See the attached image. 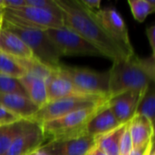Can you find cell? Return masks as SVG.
Returning <instances> with one entry per match:
<instances>
[{"label":"cell","mask_w":155,"mask_h":155,"mask_svg":"<svg viewBox=\"0 0 155 155\" xmlns=\"http://www.w3.org/2000/svg\"><path fill=\"white\" fill-rule=\"evenodd\" d=\"M62 13L64 25L93 45L104 57L115 61L132 56L98 25L92 12L80 0H54Z\"/></svg>","instance_id":"6da1fadb"},{"label":"cell","mask_w":155,"mask_h":155,"mask_svg":"<svg viewBox=\"0 0 155 155\" xmlns=\"http://www.w3.org/2000/svg\"><path fill=\"white\" fill-rule=\"evenodd\" d=\"M155 57L141 58L135 54L130 57L113 61L109 70L110 97L127 91L143 94L154 83Z\"/></svg>","instance_id":"7a4b0ae2"},{"label":"cell","mask_w":155,"mask_h":155,"mask_svg":"<svg viewBox=\"0 0 155 155\" xmlns=\"http://www.w3.org/2000/svg\"><path fill=\"white\" fill-rule=\"evenodd\" d=\"M2 27L17 35L29 47L36 60L50 69L60 66L62 55L47 36L45 30L20 24L5 15Z\"/></svg>","instance_id":"3957f363"},{"label":"cell","mask_w":155,"mask_h":155,"mask_svg":"<svg viewBox=\"0 0 155 155\" xmlns=\"http://www.w3.org/2000/svg\"><path fill=\"white\" fill-rule=\"evenodd\" d=\"M104 104L77 110L41 124L45 143L54 140L73 138L85 134L87 123Z\"/></svg>","instance_id":"277c9868"},{"label":"cell","mask_w":155,"mask_h":155,"mask_svg":"<svg viewBox=\"0 0 155 155\" xmlns=\"http://www.w3.org/2000/svg\"><path fill=\"white\" fill-rule=\"evenodd\" d=\"M108 99L109 97L92 94H76L64 97L49 102L43 107L39 108L31 120L41 124L77 110L104 104L108 101Z\"/></svg>","instance_id":"5b68a950"},{"label":"cell","mask_w":155,"mask_h":155,"mask_svg":"<svg viewBox=\"0 0 155 155\" xmlns=\"http://www.w3.org/2000/svg\"><path fill=\"white\" fill-rule=\"evenodd\" d=\"M60 69L70 78L79 93L105 96L109 94V71L97 72L84 67L60 65Z\"/></svg>","instance_id":"8992f818"},{"label":"cell","mask_w":155,"mask_h":155,"mask_svg":"<svg viewBox=\"0 0 155 155\" xmlns=\"http://www.w3.org/2000/svg\"><path fill=\"white\" fill-rule=\"evenodd\" d=\"M45 33L62 56H103L93 45L65 25L55 29H46Z\"/></svg>","instance_id":"52a82bcc"},{"label":"cell","mask_w":155,"mask_h":155,"mask_svg":"<svg viewBox=\"0 0 155 155\" xmlns=\"http://www.w3.org/2000/svg\"><path fill=\"white\" fill-rule=\"evenodd\" d=\"M4 15L20 24L44 30L64 26L62 16L34 6L24 5L15 9H5Z\"/></svg>","instance_id":"ba28073f"},{"label":"cell","mask_w":155,"mask_h":155,"mask_svg":"<svg viewBox=\"0 0 155 155\" xmlns=\"http://www.w3.org/2000/svg\"><path fill=\"white\" fill-rule=\"evenodd\" d=\"M92 15L102 29L123 46L129 54L133 55L135 54L130 41L127 26L121 15L115 9H100L97 12H92Z\"/></svg>","instance_id":"9c48e42d"},{"label":"cell","mask_w":155,"mask_h":155,"mask_svg":"<svg viewBox=\"0 0 155 155\" xmlns=\"http://www.w3.org/2000/svg\"><path fill=\"white\" fill-rule=\"evenodd\" d=\"M45 143L40 124L25 120L22 131L15 138L5 155H30Z\"/></svg>","instance_id":"30bf717a"},{"label":"cell","mask_w":155,"mask_h":155,"mask_svg":"<svg viewBox=\"0 0 155 155\" xmlns=\"http://www.w3.org/2000/svg\"><path fill=\"white\" fill-rule=\"evenodd\" d=\"M95 146V139L87 134L50 141L40 150L47 155H86Z\"/></svg>","instance_id":"8fae6325"},{"label":"cell","mask_w":155,"mask_h":155,"mask_svg":"<svg viewBox=\"0 0 155 155\" xmlns=\"http://www.w3.org/2000/svg\"><path fill=\"white\" fill-rule=\"evenodd\" d=\"M142 94L135 91H127L108 99L107 105L120 124L129 123L135 115Z\"/></svg>","instance_id":"7c38bea8"},{"label":"cell","mask_w":155,"mask_h":155,"mask_svg":"<svg viewBox=\"0 0 155 155\" xmlns=\"http://www.w3.org/2000/svg\"><path fill=\"white\" fill-rule=\"evenodd\" d=\"M45 82L47 103L72 95L84 94L78 92L70 78L60 69V66L52 69Z\"/></svg>","instance_id":"4fadbf2b"},{"label":"cell","mask_w":155,"mask_h":155,"mask_svg":"<svg viewBox=\"0 0 155 155\" xmlns=\"http://www.w3.org/2000/svg\"><path fill=\"white\" fill-rule=\"evenodd\" d=\"M121 124L114 117L106 102L87 123L85 134L96 139L114 131Z\"/></svg>","instance_id":"5bb4252c"},{"label":"cell","mask_w":155,"mask_h":155,"mask_svg":"<svg viewBox=\"0 0 155 155\" xmlns=\"http://www.w3.org/2000/svg\"><path fill=\"white\" fill-rule=\"evenodd\" d=\"M0 105L21 120H31L39 110L29 97L19 94H1Z\"/></svg>","instance_id":"9a60e30c"},{"label":"cell","mask_w":155,"mask_h":155,"mask_svg":"<svg viewBox=\"0 0 155 155\" xmlns=\"http://www.w3.org/2000/svg\"><path fill=\"white\" fill-rule=\"evenodd\" d=\"M133 148L144 147L154 139V125L142 115H134L128 123Z\"/></svg>","instance_id":"2e32d148"},{"label":"cell","mask_w":155,"mask_h":155,"mask_svg":"<svg viewBox=\"0 0 155 155\" xmlns=\"http://www.w3.org/2000/svg\"><path fill=\"white\" fill-rule=\"evenodd\" d=\"M0 52L15 59L35 58L29 47L15 34L1 27Z\"/></svg>","instance_id":"e0dca14e"},{"label":"cell","mask_w":155,"mask_h":155,"mask_svg":"<svg viewBox=\"0 0 155 155\" xmlns=\"http://www.w3.org/2000/svg\"><path fill=\"white\" fill-rule=\"evenodd\" d=\"M29 99L39 108L47 104V95L45 79L36 75L26 74L19 79Z\"/></svg>","instance_id":"ac0fdd59"},{"label":"cell","mask_w":155,"mask_h":155,"mask_svg":"<svg viewBox=\"0 0 155 155\" xmlns=\"http://www.w3.org/2000/svg\"><path fill=\"white\" fill-rule=\"evenodd\" d=\"M127 124H121L114 131L95 139V146L106 155H120L119 145L122 135L127 127Z\"/></svg>","instance_id":"d6986e66"},{"label":"cell","mask_w":155,"mask_h":155,"mask_svg":"<svg viewBox=\"0 0 155 155\" xmlns=\"http://www.w3.org/2000/svg\"><path fill=\"white\" fill-rule=\"evenodd\" d=\"M154 114L155 88L154 83H152L142 94L135 111V115H142L145 117L154 125Z\"/></svg>","instance_id":"ffe728a7"},{"label":"cell","mask_w":155,"mask_h":155,"mask_svg":"<svg viewBox=\"0 0 155 155\" xmlns=\"http://www.w3.org/2000/svg\"><path fill=\"white\" fill-rule=\"evenodd\" d=\"M25 120H19L15 123L0 126V155H5L11 143L22 131Z\"/></svg>","instance_id":"44dd1931"},{"label":"cell","mask_w":155,"mask_h":155,"mask_svg":"<svg viewBox=\"0 0 155 155\" xmlns=\"http://www.w3.org/2000/svg\"><path fill=\"white\" fill-rule=\"evenodd\" d=\"M0 74L21 79L26 71L15 58L0 52Z\"/></svg>","instance_id":"7402d4cb"},{"label":"cell","mask_w":155,"mask_h":155,"mask_svg":"<svg viewBox=\"0 0 155 155\" xmlns=\"http://www.w3.org/2000/svg\"><path fill=\"white\" fill-rule=\"evenodd\" d=\"M128 4L134 19L139 23H143L155 11V0H129Z\"/></svg>","instance_id":"603a6c76"},{"label":"cell","mask_w":155,"mask_h":155,"mask_svg":"<svg viewBox=\"0 0 155 155\" xmlns=\"http://www.w3.org/2000/svg\"><path fill=\"white\" fill-rule=\"evenodd\" d=\"M0 94H19L27 96V94L19 79L9 77L3 74H0Z\"/></svg>","instance_id":"cb8c5ba5"},{"label":"cell","mask_w":155,"mask_h":155,"mask_svg":"<svg viewBox=\"0 0 155 155\" xmlns=\"http://www.w3.org/2000/svg\"><path fill=\"white\" fill-rule=\"evenodd\" d=\"M16 60L25 69L26 74L42 77L45 80L49 75V74H50V72L52 70L49 67H47L46 65H45L44 64H42L41 62H39L38 60H36L35 58H32V59H16Z\"/></svg>","instance_id":"d4e9b609"},{"label":"cell","mask_w":155,"mask_h":155,"mask_svg":"<svg viewBox=\"0 0 155 155\" xmlns=\"http://www.w3.org/2000/svg\"><path fill=\"white\" fill-rule=\"evenodd\" d=\"M25 5L45 9L57 15L62 16L61 10L59 9L54 0H25Z\"/></svg>","instance_id":"484cf974"},{"label":"cell","mask_w":155,"mask_h":155,"mask_svg":"<svg viewBox=\"0 0 155 155\" xmlns=\"http://www.w3.org/2000/svg\"><path fill=\"white\" fill-rule=\"evenodd\" d=\"M133 149V143L130 135V132L128 130V124L126 129L124 130L119 145V153L120 155H127Z\"/></svg>","instance_id":"4316f807"},{"label":"cell","mask_w":155,"mask_h":155,"mask_svg":"<svg viewBox=\"0 0 155 155\" xmlns=\"http://www.w3.org/2000/svg\"><path fill=\"white\" fill-rule=\"evenodd\" d=\"M19 120H21V119H19L18 117L14 115L12 113H10L8 110H6L5 108H4L3 106L0 105V126L15 123Z\"/></svg>","instance_id":"83f0119b"},{"label":"cell","mask_w":155,"mask_h":155,"mask_svg":"<svg viewBox=\"0 0 155 155\" xmlns=\"http://www.w3.org/2000/svg\"><path fill=\"white\" fill-rule=\"evenodd\" d=\"M146 35L152 49V56L155 57V25L146 28Z\"/></svg>","instance_id":"f1b7e54d"},{"label":"cell","mask_w":155,"mask_h":155,"mask_svg":"<svg viewBox=\"0 0 155 155\" xmlns=\"http://www.w3.org/2000/svg\"><path fill=\"white\" fill-rule=\"evenodd\" d=\"M4 9H15L25 5V0H2Z\"/></svg>","instance_id":"f546056e"},{"label":"cell","mask_w":155,"mask_h":155,"mask_svg":"<svg viewBox=\"0 0 155 155\" xmlns=\"http://www.w3.org/2000/svg\"><path fill=\"white\" fill-rule=\"evenodd\" d=\"M81 3L90 11L97 12L101 9V0H80Z\"/></svg>","instance_id":"4dcf8cb0"},{"label":"cell","mask_w":155,"mask_h":155,"mask_svg":"<svg viewBox=\"0 0 155 155\" xmlns=\"http://www.w3.org/2000/svg\"><path fill=\"white\" fill-rule=\"evenodd\" d=\"M148 145L147 146H144V147H140V148H133L132 151L127 155H144L145 153H146V151H147Z\"/></svg>","instance_id":"1f68e13d"},{"label":"cell","mask_w":155,"mask_h":155,"mask_svg":"<svg viewBox=\"0 0 155 155\" xmlns=\"http://www.w3.org/2000/svg\"><path fill=\"white\" fill-rule=\"evenodd\" d=\"M144 155H155V151H154V139H153L149 145H148V148H147V151L145 153Z\"/></svg>","instance_id":"d6a6232c"},{"label":"cell","mask_w":155,"mask_h":155,"mask_svg":"<svg viewBox=\"0 0 155 155\" xmlns=\"http://www.w3.org/2000/svg\"><path fill=\"white\" fill-rule=\"evenodd\" d=\"M86 155H106L104 153H103L99 148H97L96 146H94L93 149H91Z\"/></svg>","instance_id":"836d02e7"},{"label":"cell","mask_w":155,"mask_h":155,"mask_svg":"<svg viewBox=\"0 0 155 155\" xmlns=\"http://www.w3.org/2000/svg\"><path fill=\"white\" fill-rule=\"evenodd\" d=\"M30 155H47V154H45L44 152H42L40 149H38L37 151H35V152H34L33 153H31Z\"/></svg>","instance_id":"e575fe53"},{"label":"cell","mask_w":155,"mask_h":155,"mask_svg":"<svg viewBox=\"0 0 155 155\" xmlns=\"http://www.w3.org/2000/svg\"><path fill=\"white\" fill-rule=\"evenodd\" d=\"M4 9H2L1 7H0V17H3V15H4Z\"/></svg>","instance_id":"d590c367"},{"label":"cell","mask_w":155,"mask_h":155,"mask_svg":"<svg viewBox=\"0 0 155 155\" xmlns=\"http://www.w3.org/2000/svg\"><path fill=\"white\" fill-rule=\"evenodd\" d=\"M3 22V21H2ZM2 22H0V29H1V27H2Z\"/></svg>","instance_id":"8d00e7d4"},{"label":"cell","mask_w":155,"mask_h":155,"mask_svg":"<svg viewBox=\"0 0 155 155\" xmlns=\"http://www.w3.org/2000/svg\"><path fill=\"white\" fill-rule=\"evenodd\" d=\"M3 21V17H0V22H2Z\"/></svg>","instance_id":"74e56055"}]
</instances>
